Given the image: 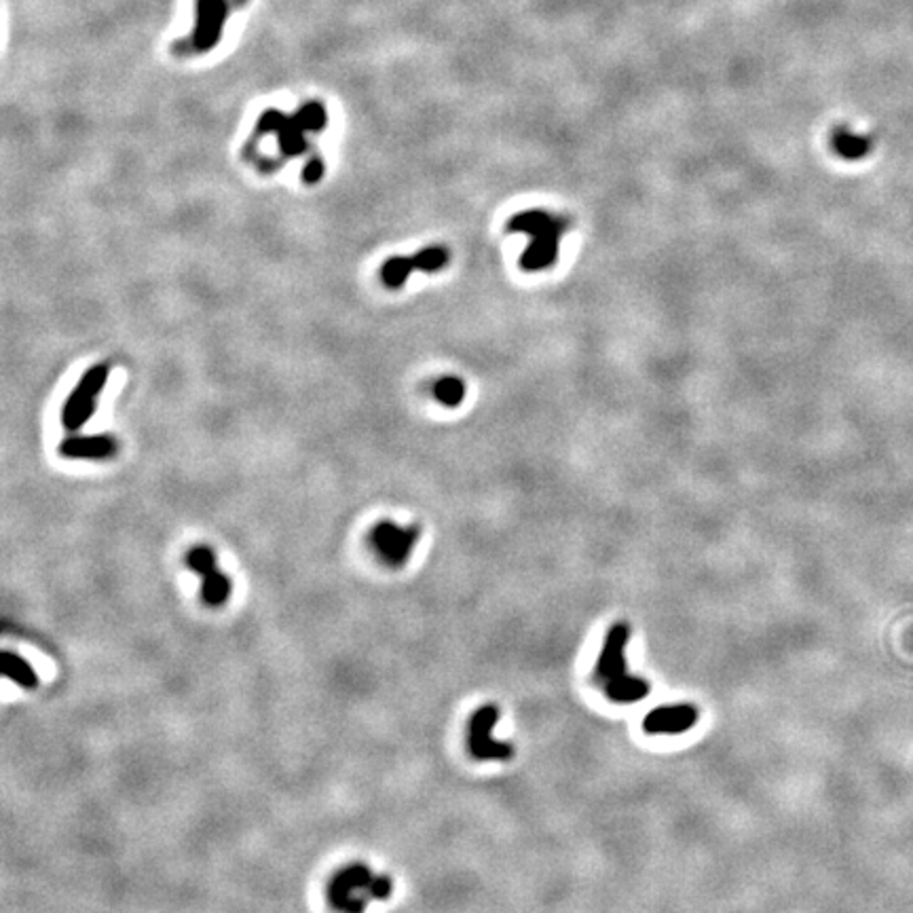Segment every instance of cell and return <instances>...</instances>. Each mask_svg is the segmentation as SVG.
I'll return each instance as SVG.
<instances>
[{
    "label": "cell",
    "instance_id": "obj_4",
    "mask_svg": "<svg viewBox=\"0 0 913 913\" xmlns=\"http://www.w3.org/2000/svg\"><path fill=\"white\" fill-rule=\"evenodd\" d=\"M499 721V706L482 704L468 723V751L478 762H508L514 757V746L493 736Z\"/></svg>",
    "mask_w": 913,
    "mask_h": 913
},
{
    "label": "cell",
    "instance_id": "obj_6",
    "mask_svg": "<svg viewBox=\"0 0 913 913\" xmlns=\"http://www.w3.org/2000/svg\"><path fill=\"white\" fill-rule=\"evenodd\" d=\"M419 526H398L396 523L381 521L370 533V542L377 555L389 566H404L419 542Z\"/></svg>",
    "mask_w": 913,
    "mask_h": 913
},
{
    "label": "cell",
    "instance_id": "obj_2",
    "mask_svg": "<svg viewBox=\"0 0 913 913\" xmlns=\"http://www.w3.org/2000/svg\"><path fill=\"white\" fill-rule=\"evenodd\" d=\"M391 892V876L375 873L364 863H351L330 879L328 901L338 913H364L370 901H388Z\"/></svg>",
    "mask_w": 913,
    "mask_h": 913
},
{
    "label": "cell",
    "instance_id": "obj_8",
    "mask_svg": "<svg viewBox=\"0 0 913 913\" xmlns=\"http://www.w3.org/2000/svg\"><path fill=\"white\" fill-rule=\"evenodd\" d=\"M700 719L694 704H666L648 712L643 719V730L653 736H675L690 731Z\"/></svg>",
    "mask_w": 913,
    "mask_h": 913
},
{
    "label": "cell",
    "instance_id": "obj_3",
    "mask_svg": "<svg viewBox=\"0 0 913 913\" xmlns=\"http://www.w3.org/2000/svg\"><path fill=\"white\" fill-rule=\"evenodd\" d=\"M109 377H110L109 364H96L85 372L81 381L77 383V388L72 389L68 399L64 402L62 425L66 430L78 431L89 421L93 412L98 409L96 402L99 393L104 391L106 383H109Z\"/></svg>",
    "mask_w": 913,
    "mask_h": 913
},
{
    "label": "cell",
    "instance_id": "obj_5",
    "mask_svg": "<svg viewBox=\"0 0 913 913\" xmlns=\"http://www.w3.org/2000/svg\"><path fill=\"white\" fill-rule=\"evenodd\" d=\"M630 635V624L626 622H616L607 630V635H605L601 656H598L597 669L592 672V679L603 690L607 685L619 681V679H624L626 675H630L628 662H626V649H628Z\"/></svg>",
    "mask_w": 913,
    "mask_h": 913
},
{
    "label": "cell",
    "instance_id": "obj_7",
    "mask_svg": "<svg viewBox=\"0 0 913 913\" xmlns=\"http://www.w3.org/2000/svg\"><path fill=\"white\" fill-rule=\"evenodd\" d=\"M186 565L202 579V598L210 607H220L231 597V579L216 566V555L208 545H197L186 555Z\"/></svg>",
    "mask_w": 913,
    "mask_h": 913
},
{
    "label": "cell",
    "instance_id": "obj_15",
    "mask_svg": "<svg viewBox=\"0 0 913 913\" xmlns=\"http://www.w3.org/2000/svg\"><path fill=\"white\" fill-rule=\"evenodd\" d=\"M412 261H415L417 271L438 273L451 263V252L449 248H444V245H430V248L419 250L417 254L412 256Z\"/></svg>",
    "mask_w": 913,
    "mask_h": 913
},
{
    "label": "cell",
    "instance_id": "obj_9",
    "mask_svg": "<svg viewBox=\"0 0 913 913\" xmlns=\"http://www.w3.org/2000/svg\"><path fill=\"white\" fill-rule=\"evenodd\" d=\"M119 451L117 440L112 436H70L59 444V455L66 459H85V462H104L115 457Z\"/></svg>",
    "mask_w": 913,
    "mask_h": 913
},
{
    "label": "cell",
    "instance_id": "obj_12",
    "mask_svg": "<svg viewBox=\"0 0 913 913\" xmlns=\"http://www.w3.org/2000/svg\"><path fill=\"white\" fill-rule=\"evenodd\" d=\"M0 670L6 679H11L13 683H17L19 688L24 690H35L38 688V675L32 666L26 662L22 656L13 651H3V662H0Z\"/></svg>",
    "mask_w": 913,
    "mask_h": 913
},
{
    "label": "cell",
    "instance_id": "obj_10",
    "mask_svg": "<svg viewBox=\"0 0 913 913\" xmlns=\"http://www.w3.org/2000/svg\"><path fill=\"white\" fill-rule=\"evenodd\" d=\"M831 146L835 150L837 157L846 159V161H858V159H865L873 149V140L865 133H856L850 128H835L831 133Z\"/></svg>",
    "mask_w": 913,
    "mask_h": 913
},
{
    "label": "cell",
    "instance_id": "obj_16",
    "mask_svg": "<svg viewBox=\"0 0 913 913\" xmlns=\"http://www.w3.org/2000/svg\"><path fill=\"white\" fill-rule=\"evenodd\" d=\"M322 176H324V163L319 161V159H313V161L305 165L303 180L306 184H316L317 180H322Z\"/></svg>",
    "mask_w": 913,
    "mask_h": 913
},
{
    "label": "cell",
    "instance_id": "obj_14",
    "mask_svg": "<svg viewBox=\"0 0 913 913\" xmlns=\"http://www.w3.org/2000/svg\"><path fill=\"white\" fill-rule=\"evenodd\" d=\"M434 398L446 409H457L465 399V383L459 377H442L434 383Z\"/></svg>",
    "mask_w": 913,
    "mask_h": 913
},
{
    "label": "cell",
    "instance_id": "obj_13",
    "mask_svg": "<svg viewBox=\"0 0 913 913\" xmlns=\"http://www.w3.org/2000/svg\"><path fill=\"white\" fill-rule=\"evenodd\" d=\"M412 271H417L412 256L410 258L409 256H391L381 266V279H383V284L388 285V288L398 290L406 284V279L410 277Z\"/></svg>",
    "mask_w": 913,
    "mask_h": 913
},
{
    "label": "cell",
    "instance_id": "obj_11",
    "mask_svg": "<svg viewBox=\"0 0 913 913\" xmlns=\"http://www.w3.org/2000/svg\"><path fill=\"white\" fill-rule=\"evenodd\" d=\"M603 691H605V696H607V700H611V702L635 704V702H641V700L649 696L651 685H649L648 679H643L638 675H626L624 679H619V681L607 685V688H605Z\"/></svg>",
    "mask_w": 913,
    "mask_h": 913
},
{
    "label": "cell",
    "instance_id": "obj_1",
    "mask_svg": "<svg viewBox=\"0 0 913 913\" xmlns=\"http://www.w3.org/2000/svg\"><path fill=\"white\" fill-rule=\"evenodd\" d=\"M505 229L529 237V245L521 256V269L539 273L556 265L563 235L571 229V220L545 210H526L512 216Z\"/></svg>",
    "mask_w": 913,
    "mask_h": 913
}]
</instances>
